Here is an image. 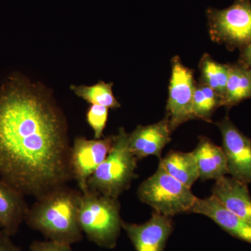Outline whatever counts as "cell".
I'll list each match as a JSON object with an SVG mask.
<instances>
[{
    "label": "cell",
    "mask_w": 251,
    "mask_h": 251,
    "mask_svg": "<svg viewBox=\"0 0 251 251\" xmlns=\"http://www.w3.org/2000/svg\"><path fill=\"white\" fill-rule=\"evenodd\" d=\"M67 126L49 95L11 78L0 87V179L36 200L72 179Z\"/></svg>",
    "instance_id": "cell-1"
},
{
    "label": "cell",
    "mask_w": 251,
    "mask_h": 251,
    "mask_svg": "<svg viewBox=\"0 0 251 251\" xmlns=\"http://www.w3.org/2000/svg\"><path fill=\"white\" fill-rule=\"evenodd\" d=\"M80 191L67 185L36 200L26 216L28 226L49 240L72 245L82 239L78 221Z\"/></svg>",
    "instance_id": "cell-2"
},
{
    "label": "cell",
    "mask_w": 251,
    "mask_h": 251,
    "mask_svg": "<svg viewBox=\"0 0 251 251\" xmlns=\"http://www.w3.org/2000/svg\"><path fill=\"white\" fill-rule=\"evenodd\" d=\"M78 221L82 233L100 247H116L122 220L118 199L87 191L81 193Z\"/></svg>",
    "instance_id": "cell-3"
},
{
    "label": "cell",
    "mask_w": 251,
    "mask_h": 251,
    "mask_svg": "<svg viewBox=\"0 0 251 251\" xmlns=\"http://www.w3.org/2000/svg\"><path fill=\"white\" fill-rule=\"evenodd\" d=\"M137 161L128 147V133L122 127L114 135L108 156L89 179L88 191L118 199L136 177Z\"/></svg>",
    "instance_id": "cell-4"
},
{
    "label": "cell",
    "mask_w": 251,
    "mask_h": 251,
    "mask_svg": "<svg viewBox=\"0 0 251 251\" xmlns=\"http://www.w3.org/2000/svg\"><path fill=\"white\" fill-rule=\"evenodd\" d=\"M137 194L142 202L169 217L191 213L198 198L191 188L168 174L160 165L154 174L141 183Z\"/></svg>",
    "instance_id": "cell-5"
},
{
    "label": "cell",
    "mask_w": 251,
    "mask_h": 251,
    "mask_svg": "<svg viewBox=\"0 0 251 251\" xmlns=\"http://www.w3.org/2000/svg\"><path fill=\"white\" fill-rule=\"evenodd\" d=\"M211 39L229 50H242L251 44V1L235 0L224 9L206 11Z\"/></svg>",
    "instance_id": "cell-6"
},
{
    "label": "cell",
    "mask_w": 251,
    "mask_h": 251,
    "mask_svg": "<svg viewBox=\"0 0 251 251\" xmlns=\"http://www.w3.org/2000/svg\"><path fill=\"white\" fill-rule=\"evenodd\" d=\"M196 82L193 72L181 62L178 56L172 60L171 78L166 105V117L170 128L174 131L180 125L194 119L193 96Z\"/></svg>",
    "instance_id": "cell-7"
},
{
    "label": "cell",
    "mask_w": 251,
    "mask_h": 251,
    "mask_svg": "<svg viewBox=\"0 0 251 251\" xmlns=\"http://www.w3.org/2000/svg\"><path fill=\"white\" fill-rule=\"evenodd\" d=\"M113 140L114 135L93 140L80 137L74 140L70 150V169L81 192L88 191V180L108 156Z\"/></svg>",
    "instance_id": "cell-8"
},
{
    "label": "cell",
    "mask_w": 251,
    "mask_h": 251,
    "mask_svg": "<svg viewBox=\"0 0 251 251\" xmlns=\"http://www.w3.org/2000/svg\"><path fill=\"white\" fill-rule=\"evenodd\" d=\"M223 138V150L228 173L244 183H251V139L238 129L228 117L217 123Z\"/></svg>",
    "instance_id": "cell-9"
},
{
    "label": "cell",
    "mask_w": 251,
    "mask_h": 251,
    "mask_svg": "<svg viewBox=\"0 0 251 251\" xmlns=\"http://www.w3.org/2000/svg\"><path fill=\"white\" fill-rule=\"evenodd\" d=\"M122 227L135 251H164L174 225L172 217L153 211L147 222L136 224L122 221Z\"/></svg>",
    "instance_id": "cell-10"
},
{
    "label": "cell",
    "mask_w": 251,
    "mask_h": 251,
    "mask_svg": "<svg viewBox=\"0 0 251 251\" xmlns=\"http://www.w3.org/2000/svg\"><path fill=\"white\" fill-rule=\"evenodd\" d=\"M191 213L207 216L232 237L251 244V223L228 210L213 195L198 198Z\"/></svg>",
    "instance_id": "cell-11"
},
{
    "label": "cell",
    "mask_w": 251,
    "mask_h": 251,
    "mask_svg": "<svg viewBox=\"0 0 251 251\" xmlns=\"http://www.w3.org/2000/svg\"><path fill=\"white\" fill-rule=\"evenodd\" d=\"M171 133L167 117L153 125L138 126L128 133V147L138 160L150 156L161 160L163 148L171 142Z\"/></svg>",
    "instance_id": "cell-12"
},
{
    "label": "cell",
    "mask_w": 251,
    "mask_h": 251,
    "mask_svg": "<svg viewBox=\"0 0 251 251\" xmlns=\"http://www.w3.org/2000/svg\"><path fill=\"white\" fill-rule=\"evenodd\" d=\"M212 195L228 210L251 223V196L248 185L232 176L216 180Z\"/></svg>",
    "instance_id": "cell-13"
},
{
    "label": "cell",
    "mask_w": 251,
    "mask_h": 251,
    "mask_svg": "<svg viewBox=\"0 0 251 251\" xmlns=\"http://www.w3.org/2000/svg\"><path fill=\"white\" fill-rule=\"evenodd\" d=\"M25 195L0 179V226L1 230L14 235L25 221L29 210Z\"/></svg>",
    "instance_id": "cell-14"
},
{
    "label": "cell",
    "mask_w": 251,
    "mask_h": 251,
    "mask_svg": "<svg viewBox=\"0 0 251 251\" xmlns=\"http://www.w3.org/2000/svg\"><path fill=\"white\" fill-rule=\"evenodd\" d=\"M192 152L197 163L199 179L217 180L229 174L224 150L209 138L201 137Z\"/></svg>",
    "instance_id": "cell-15"
},
{
    "label": "cell",
    "mask_w": 251,
    "mask_h": 251,
    "mask_svg": "<svg viewBox=\"0 0 251 251\" xmlns=\"http://www.w3.org/2000/svg\"><path fill=\"white\" fill-rule=\"evenodd\" d=\"M251 99V69L241 62L229 64V75L222 106L229 108Z\"/></svg>",
    "instance_id": "cell-16"
},
{
    "label": "cell",
    "mask_w": 251,
    "mask_h": 251,
    "mask_svg": "<svg viewBox=\"0 0 251 251\" xmlns=\"http://www.w3.org/2000/svg\"><path fill=\"white\" fill-rule=\"evenodd\" d=\"M159 165L168 174L190 188L200 178L193 152L171 151L160 160Z\"/></svg>",
    "instance_id": "cell-17"
},
{
    "label": "cell",
    "mask_w": 251,
    "mask_h": 251,
    "mask_svg": "<svg viewBox=\"0 0 251 251\" xmlns=\"http://www.w3.org/2000/svg\"><path fill=\"white\" fill-rule=\"evenodd\" d=\"M201 83L212 89L223 103L226 94L229 75V64L216 62L208 54H204L200 63Z\"/></svg>",
    "instance_id": "cell-18"
},
{
    "label": "cell",
    "mask_w": 251,
    "mask_h": 251,
    "mask_svg": "<svg viewBox=\"0 0 251 251\" xmlns=\"http://www.w3.org/2000/svg\"><path fill=\"white\" fill-rule=\"evenodd\" d=\"M112 86V82L105 83L100 81L94 85H72L71 88L77 97L92 105L97 104L108 108H118L120 104L114 96Z\"/></svg>",
    "instance_id": "cell-19"
},
{
    "label": "cell",
    "mask_w": 251,
    "mask_h": 251,
    "mask_svg": "<svg viewBox=\"0 0 251 251\" xmlns=\"http://www.w3.org/2000/svg\"><path fill=\"white\" fill-rule=\"evenodd\" d=\"M220 106H222L221 99L212 89L201 82L196 83L193 102L194 119L211 122L213 114Z\"/></svg>",
    "instance_id": "cell-20"
},
{
    "label": "cell",
    "mask_w": 251,
    "mask_h": 251,
    "mask_svg": "<svg viewBox=\"0 0 251 251\" xmlns=\"http://www.w3.org/2000/svg\"><path fill=\"white\" fill-rule=\"evenodd\" d=\"M108 109L103 105H91L87 112V122L94 133V139H100L106 126L108 117Z\"/></svg>",
    "instance_id": "cell-21"
},
{
    "label": "cell",
    "mask_w": 251,
    "mask_h": 251,
    "mask_svg": "<svg viewBox=\"0 0 251 251\" xmlns=\"http://www.w3.org/2000/svg\"><path fill=\"white\" fill-rule=\"evenodd\" d=\"M30 251H74L69 244H62L53 242V241H46V242H34L31 244Z\"/></svg>",
    "instance_id": "cell-22"
},
{
    "label": "cell",
    "mask_w": 251,
    "mask_h": 251,
    "mask_svg": "<svg viewBox=\"0 0 251 251\" xmlns=\"http://www.w3.org/2000/svg\"><path fill=\"white\" fill-rule=\"evenodd\" d=\"M11 236L4 231L0 232V251H22L10 239Z\"/></svg>",
    "instance_id": "cell-23"
},
{
    "label": "cell",
    "mask_w": 251,
    "mask_h": 251,
    "mask_svg": "<svg viewBox=\"0 0 251 251\" xmlns=\"http://www.w3.org/2000/svg\"><path fill=\"white\" fill-rule=\"evenodd\" d=\"M239 62L245 64L251 69V44L241 50Z\"/></svg>",
    "instance_id": "cell-24"
},
{
    "label": "cell",
    "mask_w": 251,
    "mask_h": 251,
    "mask_svg": "<svg viewBox=\"0 0 251 251\" xmlns=\"http://www.w3.org/2000/svg\"><path fill=\"white\" fill-rule=\"evenodd\" d=\"M0 229H1V226H0Z\"/></svg>",
    "instance_id": "cell-25"
}]
</instances>
